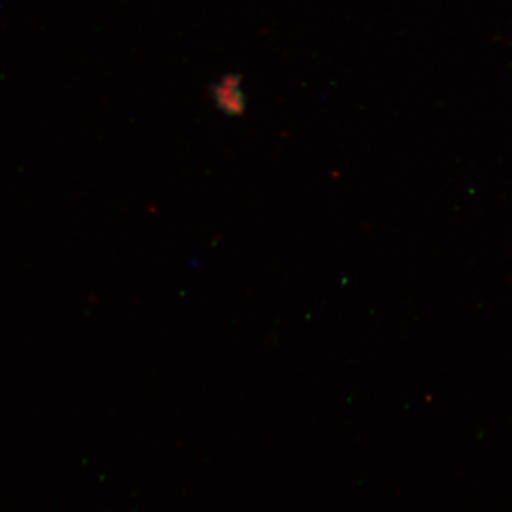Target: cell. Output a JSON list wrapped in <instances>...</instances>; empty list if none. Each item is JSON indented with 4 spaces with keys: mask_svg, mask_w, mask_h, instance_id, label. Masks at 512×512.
<instances>
[{
    "mask_svg": "<svg viewBox=\"0 0 512 512\" xmlns=\"http://www.w3.org/2000/svg\"><path fill=\"white\" fill-rule=\"evenodd\" d=\"M212 97L218 110L227 116L237 117L244 114L247 97L242 90V80L237 74H227L212 89Z\"/></svg>",
    "mask_w": 512,
    "mask_h": 512,
    "instance_id": "cell-1",
    "label": "cell"
}]
</instances>
